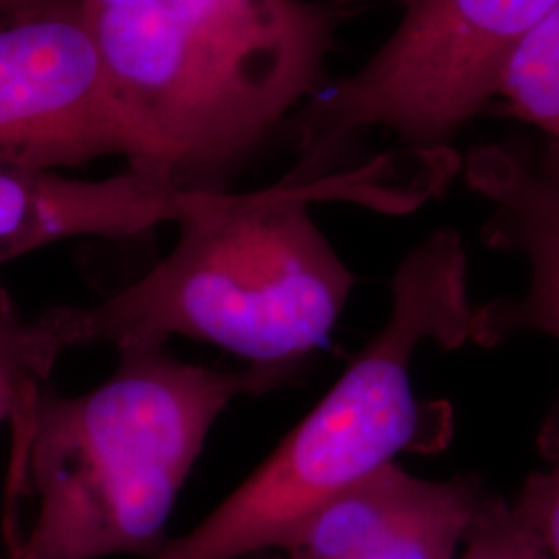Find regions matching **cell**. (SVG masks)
I'll use <instances>...</instances> for the list:
<instances>
[{
	"mask_svg": "<svg viewBox=\"0 0 559 559\" xmlns=\"http://www.w3.org/2000/svg\"><path fill=\"white\" fill-rule=\"evenodd\" d=\"M115 373L80 396L41 392L15 425L11 487L36 516L11 559L154 558L205 440L240 396L293 371H218L170 357L160 342L119 348Z\"/></svg>",
	"mask_w": 559,
	"mask_h": 559,
	"instance_id": "2",
	"label": "cell"
},
{
	"mask_svg": "<svg viewBox=\"0 0 559 559\" xmlns=\"http://www.w3.org/2000/svg\"><path fill=\"white\" fill-rule=\"evenodd\" d=\"M537 160H539L540 170L559 187V147L547 145L545 152L537 156Z\"/></svg>",
	"mask_w": 559,
	"mask_h": 559,
	"instance_id": "14",
	"label": "cell"
},
{
	"mask_svg": "<svg viewBox=\"0 0 559 559\" xmlns=\"http://www.w3.org/2000/svg\"><path fill=\"white\" fill-rule=\"evenodd\" d=\"M540 454L549 466L528 475L512 506L535 531L547 558L559 559V399L543 425Z\"/></svg>",
	"mask_w": 559,
	"mask_h": 559,
	"instance_id": "13",
	"label": "cell"
},
{
	"mask_svg": "<svg viewBox=\"0 0 559 559\" xmlns=\"http://www.w3.org/2000/svg\"><path fill=\"white\" fill-rule=\"evenodd\" d=\"M454 559H549L510 501L487 496Z\"/></svg>",
	"mask_w": 559,
	"mask_h": 559,
	"instance_id": "12",
	"label": "cell"
},
{
	"mask_svg": "<svg viewBox=\"0 0 559 559\" xmlns=\"http://www.w3.org/2000/svg\"><path fill=\"white\" fill-rule=\"evenodd\" d=\"M473 316L462 240L454 230H438L402 260L383 328L318 406L216 510L152 559L282 551L344 489L402 452L441 448L450 417L440 404H420L413 357L427 342L456 348L471 340Z\"/></svg>",
	"mask_w": 559,
	"mask_h": 559,
	"instance_id": "4",
	"label": "cell"
},
{
	"mask_svg": "<svg viewBox=\"0 0 559 559\" xmlns=\"http://www.w3.org/2000/svg\"><path fill=\"white\" fill-rule=\"evenodd\" d=\"M496 94L559 147V7L516 44L501 67Z\"/></svg>",
	"mask_w": 559,
	"mask_h": 559,
	"instance_id": "11",
	"label": "cell"
},
{
	"mask_svg": "<svg viewBox=\"0 0 559 559\" xmlns=\"http://www.w3.org/2000/svg\"><path fill=\"white\" fill-rule=\"evenodd\" d=\"M487 493L473 477L420 479L396 462L328 501L284 559H454Z\"/></svg>",
	"mask_w": 559,
	"mask_h": 559,
	"instance_id": "7",
	"label": "cell"
},
{
	"mask_svg": "<svg viewBox=\"0 0 559 559\" xmlns=\"http://www.w3.org/2000/svg\"><path fill=\"white\" fill-rule=\"evenodd\" d=\"M336 4H340V7H344V4H348V2H355V0H334ZM394 2H399V4H402V7H411L415 0H394Z\"/></svg>",
	"mask_w": 559,
	"mask_h": 559,
	"instance_id": "16",
	"label": "cell"
},
{
	"mask_svg": "<svg viewBox=\"0 0 559 559\" xmlns=\"http://www.w3.org/2000/svg\"><path fill=\"white\" fill-rule=\"evenodd\" d=\"M75 346L69 307L23 316L0 290V423L13 427L34 408L60 355Z\"/></svg>",
	"mask_w": 559,
	"mask_h": 559,
	"instance_id": "10",
	"label": "cell"
},
{
	"mask_svg": "<svg viewBox=\"0 0 559 559\" xmlns=\"http://www.w3.org/2000/svg\"><path fill=\"white\" fill-rule=\"evenodd\" d=\"M559 0H415L396 32L355 75L316 94L295 120L299 177L371 129L411 152H441L496 94L501 67Z\"/></svg>",
	"mask_w": 559,
	"mask_h": 559,
	"instance_id": "5",
	"label": "cell"
},
{
	"mask_svg": "<svg viewBox=\"0 0 559 559\" xmlns=\"http://www.w3.org/2000/svg\"><path fill=\"white\" fill-rule=\"evenodd\" d=\"M141 145L112 92L80 0H38L0 20V164L46 170Z\"/></svg>",
	"mask_w": 559,
	"mask_h": 559,
	"instance_id": "6",
	"label": "cell"
},
{
	"mask_svg": "<svg viewBox=\"0 0 559 559\" xmlns=\"http://www.w3.org/2000/svg\"><path fill=\"white\" fill-rule=\"evenodd\" d=\"M38 0H0V20L17 15L21 11L34 7Z\"/></svg>",
	"mask_w": 559,
	"mask_h": 559,
	"instance_id": "15",
	"label": "cell"
},
{
	"mask_svg": "<svg viewBox=\"0 0 559 559\" xmlns=\"http://www.w3.org/2000/svg\"><path fill=\"white\" fill-rule=\"evenodd\" d=\"M388 168L392 158L316 179L290 177L182 222L173 251L145 276L102 302L69 307L75 344L120 348L185 336L295 373L330 338L355 288L309 205L413 207L419 195L390 189Z\"/></svg>",
	"mask_w": 559,
	"mask_h": 559,
	"instance_id": "3",
	"label": "cell"
},
{
	"mask_svg": "<svg viewBox=\"0 0 559 559\" xmlns=\"http://www.w3.org/2000/svg\"><path fill=\"white\" fill-rule=\"evenodd\" d=\"M466 180L491 203L483 239L528 263L519 297L475 307L471 340L498 346L522 332L559 340V187L540 170L537 154L516 141L468 154Z\"/></svg>",
	"mask_w": 559,
	"mask_h": 559,
	"instance_id": "9",
	"label": "cell"
},
{
	"mask_svg": "<svg viewBox=\"0 0 559 559\" xmlns=\"http://www.w3.org/2000/svg\"><path fill=\"white\" fill-rule=\"evenodd\" d=\"M141 145L131 170L180 189L224 182L320 94L334 0H80Z\"/></svg>",
	"mask_w": 559,
	"mask_h": 559,
	"instance_id": "1",
	"label": "cell"
},
{
	"mask_svg": "<svg viewBox=\"0 0 559 559\" xmlns=\"http://www.w3.org/2000/svg\"><path fill=\"white\" fill-rule=\"evenodd\" d=\"M230 191L180 189L138 170L81 180L0 164V265L75 237H131L233 203Z\"/></svg>",
	"mask_w": 559,
	"mask_h": 559,
	"instance_id": "8",
	"label": "cell"
}]
</instances>
